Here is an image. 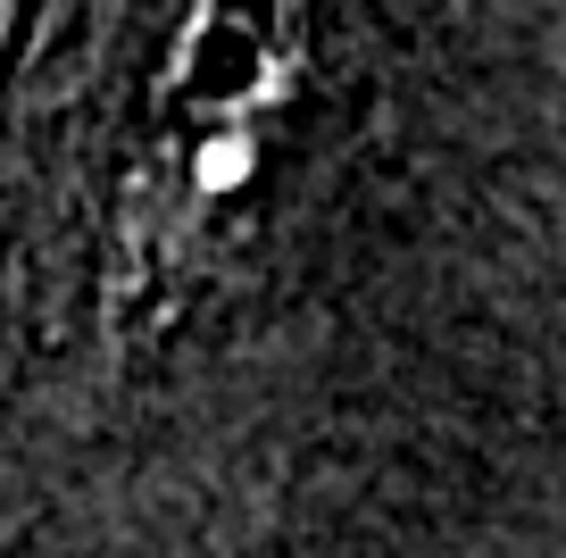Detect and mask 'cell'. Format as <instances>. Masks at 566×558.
<instances>
[{
	"mask_svg": "<svg viewBox=\"0 0 566 558\" xmlns=\"http://www.w3.org/2000/svg\"><path fill=\"white\" fill-rule=\"evenodd\" d=\"M301 68L308 0H184L108 217L101 317L117 342H142L159 317H176L250 217L275 134L301 101Z\"/></svg>",
	"mask_w": 566,
	"mask_h": 558,
	"instance_id": "cell-1",
	"label": "cell"
},
{
	"mask_svg": "<svg viewBox=\"0 0 566 558\" xmlns=\"http://www.w3.org/2000/svg\"><path fill=\"white\" fill-rule=\"evenodd\" d=\"M18 9L25 0H0V51H9V34H18Z\"/></svg>",
	"mask_w": 566,
	"mask_h": 558,
	"instance_id": "cell-2",
	"label": "cell"
}]
</instances>
